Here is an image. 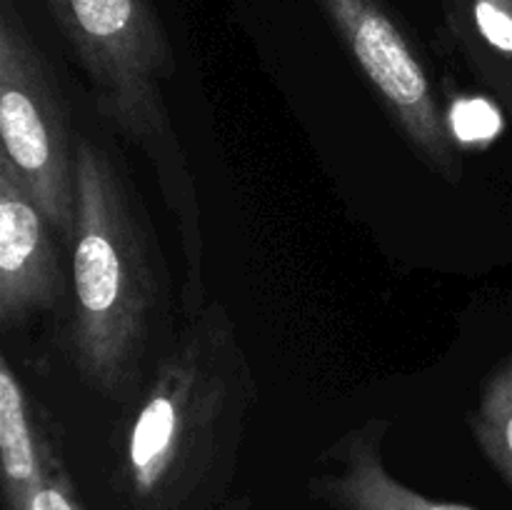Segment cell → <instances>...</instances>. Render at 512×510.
<instances>
[{
    "mask_svg": "<svg viewBox=\"0 0 512 510\" xmlns=\"http://www.w3.org/2000/svg\"><path fill=\"white\" fill-rule=\"evenodd\" d=\"M10 510H85L78 488L68 473L63 453L55 455L53 463L48 465L38 485L25 495L23 503Z\"/></svg>",
    "mask_w": 512,
    "mask_h": 510,
    "instance_id": "9c48e42d",
    "label": "cell"
},
{
    "mask_svg": "<svg viewBox=\"0 0 512 510\" xmlns=\"http://www.w3.org/2000/svg\"><path fill=\"white\" fill-rule=\"evenodd\" d=\"M388 418H370L328 445L323 470L310 475V498L330 510H478L465 503L435 500L395 478L385 463Z\"/></svg>",
    "mask_w": 512,
    "mask_h": 510,
    "instance_id": "52a82bcc",
    "label": "cell"
},
{
    "mask_svg": "<svg viewBox=\"0 0 512 510\" xmlns=\"http://www.w3.org/2000/svg\"><path fill=\"white\" fill-rule=\"evenodd\" d=\"M3 155L63 245L75 238V143L63 90L15 0H0Z\"/></svg>",
    "mask_w": 512,
    "mask_h": 510,
    "instance_id": "277c9868",
    "label": "cell"
},
{
    "mask_svg": "<svg viewBox=\"0 0 512 510\" xmlns=\"http://www.w3.org/2000/svg\"><path fill=\"white\" fill-rule=\"evenodd\" d=\"M258 383L223 300L185 318L123 403L115 483L135 510H198L228 488Z\"/></svg>",
    "mask_w": 512,
    "mask_h": 510,
    "instance_id": "6da1fadb",
    "label": "cell"
},
{
    "mask_svg": "<svg viewBox=\"0 0 512 510\" xmlns=\"http://www.w3.org/2000/svg\"><path fill=\"white\" fill-rule=\"evenodd\" d=\"M353 55L378 103L420 163L438 178L463 180V153L433 78L385 0H315Z\"/></svg>",
    "mask_w": 512,
    "mask_h": 510,
    "instance_id": "5b68a950",
    "label": "cell"
},
{
    "mask_svg": "<svg viewBox=\"0 0 512 510\" xmlns=\"http://www.w3.org/2000/svg\"><path fill=\"white\" fill-rule=\"evenodd\" d=\"M468 428L483 458L512 490V353L490 373Z\"/></svg>",
    "mask_w": 512,
    "mask_h": 510,
    "instance_id": "ba28073f",
    "label": "cell"
},
{
    "mask_svg": "<svg viewBox=\"0 0 512 510\" xmlns=\"http://www.w3.org/2000/svg\"><path fill=\"white\" fill-rule=\"evenodd\" d=\"M93 90L100 118L153 165L183 250L185 305L208 298L205 235L198 188L173 115L168 83L175 55L150 0H45Z\"/></svg>",
    "mask_w": 512,
    "mask_h": 510,
    "instance_id": "3957f363",
    "label": "cell"
},
{
    "mask_svg": "<svg viewBox=\"0 0 512 510\" xmlns=\"http://www.w3.org/2000/svg\"><path fill=\"white\" fill-rule=\"evenodd\" d=\"M58 235L13 165L0 155V325L15 330L68 293Z\"/></svg>",
    "mask_w": 512,
    "mask_h": 510,
    "instance_id": "8992f818",
    "label": "cell"
},
{
    "mask_svg": "<svg viewBox=\"0 0 512 510\" xmlns=\"http://www.w3.org/2000/svg\"><path fill=\"white\" fill-rule=\"evenodd\" d=\"M75 195L65 350L90 390L128 403L170 325V270L128 170L90 135L75 143Z\"/></svg>",
    "mask_w": 512,
    "mask_h": 510,
    "instance_id": "7a4b0ae2",
    "label": "cell"
}]
</instances>
